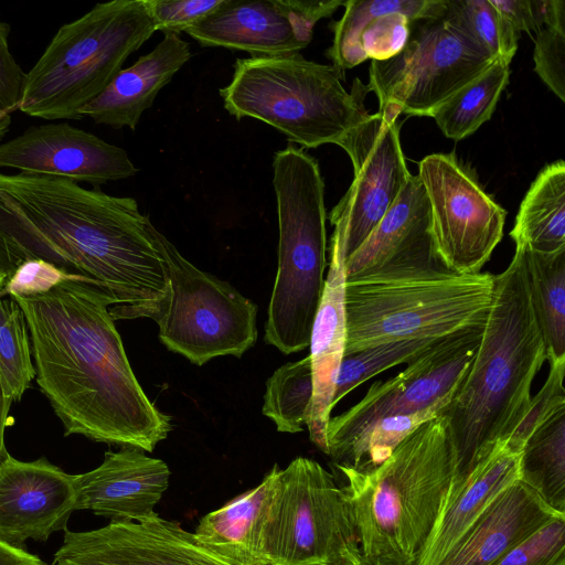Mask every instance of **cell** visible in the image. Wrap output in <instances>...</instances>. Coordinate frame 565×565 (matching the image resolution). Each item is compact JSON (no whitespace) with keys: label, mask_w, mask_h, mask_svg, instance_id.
Listing matches in <instances>:
<instances>
[{"label":"cell","mask_w":565,"mask_h":565,"mask_svg":"<svg viewBox=\"0 0 565 565\" xmlns=\"http://www.w3.org/2000/svg\"><path fill=\"white\" fill-rule=\"evenodd\" d=\"M364 558L415 562L427 544L454 479L443 413L407 436L369 472L338 469Z\"/></svg>","instance_id":"obj_4"},{"label":"cell","mask_w":565,"mask_h":565,"mask_svg":"<svg viewBox=\"0 0 565 565\" xmlns=\"http://www.w3.org/2000/svg\"><path fill=\"white\" fill-rule=\"evenodd\" d=\"M156 31L145 0L95 4L57 30L26 73L19 110L46 120L82 119L81 109Z\"/></svg>","instance_id":"obj_8"},{"label":"cell","mask_w":565,"mask_h":565,"mask_svg":"<svg viewBox=\"0 0 565 565\" xmlns=\"http://www.w3.org/2000/svg\"><path fill=\"white\" fill-rule=\"evenodd\" d=\"M344 3L345 1L340 0H284L296 33L306 46L312 39L316 23L332 15Z\"/></svg>","instance_id":"obj_42"},{"label":"cell","mask_w":565,"mask_h":565,"mask_svg":"<svg viewBox=\"0 0 565 565\" xmlns=\"http://www.w3.org/2000/svg\"><path fill=\"white\" fill-rule=\"evenodd\" d=\"M170 469L143 450L122 447L106 451L95 469L74 475L76 511L117 521H142L154 514V508L168 489Z\"/></svg>","instance_id":"obj_19"},{"label":"cell","mask_w":565,"mask_h":565,"mask_svg":"<svg viewBox=\"0 0 565 565\" xmlns=\"http://www.w3.org/2000/svg\"><path fill=\"white\" fill-rule=\"evenodd\" d=\"M419 22L401 52L371 61L366 86L377 97V111L430 117L493 62L443 18Z\"/></svg>","instance_id":"obj_11"},{"label":"cell","mask_w":565,"mask_h":565,"mask_svg":"<svg viewBox=\"0 0 565 565\" xmlns=\"http://www.w3.org/2000/svg\"><path fill=\"white\" fill-rule=\"evenodd\" d=\"M441 265L431 237L430 209L417 175L362 245L345 259L347 280L363 275Z\"/></svg>","instance_id":"obj_20"},{"label":"cell","mask_w":565,"mask_h":565,"mask_svg":"<svg viewBox=\"0 0 565 565\" xmlns=\"http://www.w3.org/2000/svg\"><path fill=\"white\" fill-rule=\"evenodd\" d=\"M494 565H565V516L547 522Z\"/></svg>","instance_id":"obj_36"},{"label":"cell","mask_w":565,"mask_h":565,"mask_svg":"<svg viewBox=\"0 0 565 565\" xmlns=\"http://www.w3.org/2000/svg\"><path fill=\"white\" fill-rule=\"evenodd\" d=\"M513 30L537 32L547 23L548 0H490Z\"/></svg>","instance_id":"obj_41"},{"label":"cell","mask_w":565,"mask_h":565,"mask_svg":"<svg viewBox=\"0 0 565 565\" xmlns=\"http://www.w3.org/2000/svg\"><path fill=\"white\" fill-rule=\"evenodd\" d=\"M557 516L520 480L501 491L436 565H494L504 554Z\"/></svg>","instance_id":"obj_22"},{"label":"cell","mask_w":565,"mask_h":565,"mask_svg":"<svg viewBox=\"0 0 565 565\" xmlns=\"http://www.w3.org/2000/svg\"><path fill=\"white\" fill-rule=\"evenodd\" d=\"M443 19L492 61L511 63L520 34L490 0H447Z\"/></svg>","instance_id":"obj_31"},{"label":"cell","mask_w":565,"mask_h":565,"mask_svg":"<svg viewBox=\"0 0 565 565\" xmlns=\"http://www.w3.org/2000/svg\"><path fill=\"white\" fill-rule=\"evenodd\" d=\"M278 471L275 465L254 489L204 515L194 532L199 544L230 565H268L262 537Z\"/></svg>","instance_id":"obj_26"},{"label":"cell","mask_w":565,"mask_h":565,"mask_svg":"<svg viewBox=\"0 0 565 565\" xmlns=\"http://www.w3.org/2000/svg\"><path fill=\"white\" fill-rule=\"evenodd\" d=\"M534 70L547 87L565 102V33L544 26L536 32Z\"/></svg>","instance_id":"obj_38"},{"label":"cell","mask_w":565,"mask_h":565,"mask_svg":"<svg viewBox=\"0 0 565 565\" xmlns=\"http://www.w3.org/2000/svg\"><path fill=\"white\" fill-rule=\"evenodd\" d=\"M10 125H11L10 113L0 109V141L4 138V136L9 131Z\"/></svg>","instance_id":"obj_47"},{"label":"cell","mask_w":565,"mask_h":565,"mask_svg":"<svg viewBox=\"0 0 565 565\" xmlns=\"http://www.w3.org/2000/svg\"><path fill=\"white\" fill-rule=\"evenodd\" d=\"M185 33L202 46L247 52L252 57L298 54V38L284 0H227L220 10Z\"/></svg>","instance_id":"obj_23"},{"label":"cell","mask_w":565,"mask_h":565,"mask_svg":"<svg viewBox=\"0 0 565 565\" xmlns=\"http://www.w3.org/2000/svg\"><path fill=\"white\" fill-rule=\"evenodd\" d=\"M149 231L170 282L168 306L156 320L160 341L198 366L217 356L241 358L257 340V305L195 267L151 222Z\"/></svg>","instance_id":"obj_10"},{"label":"cell","mask_w":565,"mask_h":565,"mask_svg":"<svg viewBox=\"0 0 565 565\" xmlns=\"http://www.w3.org/2000/svg\"><path fill=\"white\" fill-rule=\"evenodd\" d=\"M515 246L537 253L565 248V163L542 169L522 200L513 230Z\"/></svg>","instance_id":"obj_27"},{"label":"cell","mask_w":565,"mask_h":565,"mask_svg":"<svg viewBox=\"0 0 565 565\" xmlns=\"http://www.w3.org/2000/svg\"><path fill=\"white\" fill-rule=\"evenodd\" d=\"M329 254V269L309 343L313 395L306 420L310 440L326 455L327 426L347 344L345 254L343 247L331 239Z\"/></svg>","instance_id":"obj_21"},{"label":"cell","mask_w":565,"mask_h":565,"mask_svg":"<svg viewBox=\"0 0 565 565\" xmlns=\"http://www.w3.org/2000/svg\"><path fill=\"white\" fill-rule=\"evenodd\" d=\"M226 2L227 0H145L156 30L177 35L186 32Z\"/></svg>","instance_id":"obj_37"},{"label":"cell","mask_w":565,"mask_h":565,"mask_svg":"<svg viewBox=\"0 0 565 565\" xmlns=\"http://www.w3.org/2000/svg\"><path fill=\"white\" fill-rule=\"evenodd\" d=\"M0 168L87 182L128 179L138 169L128 153L68 122L32 126L0 143Z\"/></svg>","instance_id":"obj_16"},{"label":"cell","mask_w":565,"mask_h":565,"mask_svg":"<svg viewBox=\"0 0 565 565\" xmlns=\"http://www.w3.org/2000/svg\"><path fill=\"white\" fill-rule=\"evenodd\" d=\"M360 565H416L415 562H403L387 558H364L362 557Z\"/></svg>","instance_id":"obj_46"},{"label":"cell","mask_w":565,"mask_h":565,"mask_svg":"<svg viewBox=\"0 0 565 565\" xmlns=\"http://www.w3.org/2000/svg\"><path fill=\"white\" fill-rule=\"evenodd\" d=\"M0 565H46L36 555L0 542Z\"/></svg>","instance_id":"obj_43"},{"label":"cell","mask_w":565,"mask_h":565,"mask_svg":"<svg viewBox=\"0 0 565 565\" xmlns=\"http://www.w3.org/2000/svg\"><path fill=\"white\" fill-rule=\"evenodd\" d=\"M190 45L177 34H164L157 46L121 71L108 86L85 105L81 117L115 129L135 130L141 115L158 93L191 58Z\"/></svg>","instance_id":"obj_24"},{"label":"cell","mask_w":565,"mask_h":565,"mask_svg":"<svg viewBox=\"0 0 565 565\" xmlns=\"http://www.w3.org/2000/svg\"><path fill=\"white\" fill-rule=\"evenodd\" d=\"M493 288L490 273L456 274L441 265L348 279L344 356L387 342L440 339L482 327Z\"/></svg>","instance_id":"obj_5"},{"label":"cell","mask_w":565,"mask_h":565,"mask_svg":"<svg viewBox=\"0 0 565 565\" xmlns=\"http://www.w3.org/2000/svg\"><path fill=\"white\" fill-rule=\"evenodd\" d=\"M440 339L387 342L343 356L335 381L332 407L369 379L398 364H408Z\"/></svg>","instance_id":"obj_35"},{"label":"cell","mask_w":565,"mask_h":565,"mask_svg":"<svg viewBox=\"0 0 565 565\" xmlns=\"http://www.w3.org/2000/svg\"><path fill=\"white\" fill-rule=\"evenodd\" d=\"M277 202L278 267L264 340L285 354L309 348L324 289L327 211L317 160L289 143L273 160Z\"/></svg>","instance_id":"obj_6"},{"label":"cell","mask_w":565,"mask_h":565,"mask_svg":"<svg viewBox=\"0 0 565 565\" xmlns=\"http://www.w3.org/2000/svg\"><path fill=\"white\" fill-rule=\"evenodd\" d=\"M339 146L348 153L353 180L329 221L332 241L355 252L394 205L412 173L399 139L398 116L377 111L352 128Z\"/></svg>","instance_id":"obj_14"},{"label":"cell","mask_w":565,"mask_h":565,"mask_svg":"<svg viewBox=\"0 0 565 565\" xmlns=\"http://www.w3.org/2000/svg\"><path fill=\"white\" fill-rule=\"evenodd\" d=\"M328 565H360V564H355V563L347 561V562H339V563L328 564Z\"/></svg>","instance_id":"obj_48"},{"label":"cell","mask_w":565,"mask_h":565,"mask_svg":"<svg viewBox=\"0 0 565 565\" xmlns=\"http://www.w3.org/2000/svg\"><path fill=\"white\" fill-rule=\"evenodd\" d=\"M24 312L35 379L64 435L151 452L172 429L140 386L97 285L65 280L11 297Z\"/></svg>","instance_id":"obj_2"},{"label":"cell","mask_w":565,"mask_h":565,"mask_svg":"<svg viewBox=\"0 0 565 565\" xmlns=\"http://www.w3.org/2000/svg\"><path fill=\"white\" fill-rule=\"evenodd\" d=\"M546 26L565 33V2L548 0V17Z\"/></svg>","instance_id":"obj_45"},{"label":"cell","mask_w":565,"mask_h":565,"mask_svg":"<svg viewBox=\"0 0 565 565\" xmlns=\"http://www.w3.org/2000/svg\"><path fill=\"white\" fill-rule=\"evenodd\" d=\"M417 177L428 199L439 263L456 274L480 273L503 237L505 210L454 152L424 157Z\"/></svg>","instance_id":"obj_13"},{"label":"cell","mask_w":565,"mask_h":565,"mask_svg":"<svg viewBox=\"0 0 565 565\" xmlns=\"http://www.w3.org/2000/svg\"><path fill=\"white\" fill-rule=\"evenodd\" d=\"M521 451L499 443L459 483L450 487L446 503L416 565H436L478 519L488 504L519 480Z\"/></svg>","instance_id":"obj_25"},{"label":"cell","mask_w":565,"mask_h":565,"mask_svg":"<svg viewBox=\"0 0 565 565\" xmlns=\"http://www.w3.org/2000/svg\"><path fill=\"white\" fill-rule=\"evenodd\" d=\"M448 404L443 403L420 412L377 420L334 463L335 468L358 472H369L377 468L407 436L424 423L438 416Z\"/></svg>","instance_id":"obj_33"},{"label":"cell","mask_w":565,"mask_h":565,"mask_svg":"<svg viewBox=\"0 0 565 565\" xmlns=\"http://www.w3.org/2000/svg\"><path fill=\"white\" fill-rule=\"evenodd\" d=\"M268 565L360 564L347 497L318 461L297 457L279 468L263 530Z\"/></svg>","instance_id":"obj_9"},{"label":"cell","mask_w":565,"mask_h":565,"mask_svg":"<svg viewBox=\"0 0 565 565\" xmlns=\"http://www.w3.org/2000/svg\"><path fill=\"white\" fill-rule=\"evenodd\" d=\"M129 196L85 189L64 178L0 172V273L41 259L88 279L111 299L114 321L157 320L170 282L149 231Z\"/></svg>","instance_id":"obj_1"},{"label":"cell","mask_w":565,"mask_h":565,"mask_svg":"<svg viewBox=\"0 0 565 565\" xmlns=\"http://www.w3.org/2000/svg\"><path fill=\"white\" fill-rule=\"evenodd\" d=\"M52 565H230L199 544L194 533L154 514L89 531H64Z\"/></svg>","instance_id":"obj_15"},{"label":"cell","mask_w":565,"mask_h":565,"mask_svg":"<svg viewBox=\"0 0 565 565\" xmlns=\"http://www.w3.org/2000/svg\"><path fill=\"white\" fill-rule=\"evenodd\" d=\"M524 248V247H523ZM527 286L546 360L565 358V248L545 254L524 248Z\"/></svg>","instance_id":"obj_29"},{"label":"cell","mask_w":565,"mask_h":565,"mask_svg":"<svg viewBox=\"0 0 565 565\" xmlns=\"http://www.w3.org/2000/svg\"><path fill=\"white\" fill-rule=\"evenodd\" d=\"M519 480L554 511L565 514V407L546 417L526 439Z\"/></svg>","instance_id":"obj_28"},{"label":"cell","mask_w":565,"mask_h":565,"mask_svg":"<svg viewBox=\"0 0 565 565\" xmlns=\"http://www.w3.org/2000/svg\"><path fill=\"white\" fill-rule=\"evenodd\" d=\"M482 327L441 338L397 375L374 382L347 412L330 417L328 456L333 465L377 420L449 403L466 374L482 335Z\"/></svg>","instance_id":"obj_12"},{"label":"cell","mask_w":565,"mask_h":565,"mask_svg":"<svg viewBox=\"0 0 565 565\" xmlns=\"http://www.w3.org/2000/svg\"><path fill=\"white\" fill-rule=\"evenodd\" d=\"M10 25L0 20V109H19L26 74L13 58L9 49Z\"/></svg>","instance_id":"obj_40"},{"label":"cell","mask_w":565,"mask_h":565,"mask_svg":"<svg viewBox=\"0 0 565 565\" xmlns=\"http://www.w3.org/2000/svg\"><path fill=\"white\" fill-rule=\"evenodd\" d=\"M76 511L74 475L45 457L21 461L9 456L0 467V542L24 550L28 540L45 542L65 531Z\"/></svg>","instance_id":"obj_17"},{"label":"cell","mask_w":565,"mask_h":565,"mask_svg":"<svg viewBox=\"0 0 565 565\" xmlns=\"http://www.w3.org/2000/svg\"><path fill=\"white\" fill-rule=\"evenodd\" d=\"M34 377L24 312L11 297H0V382L6 396L19 401Z\"/></svg>","instance_id":"obj_34"},{"label":"cell","mask_w":565,"mask_h":565,"mask_svg":"<svg viewBox=\"0 0 565 565\" xmlns=\"http://www.w3.org/2000/svg\"><path fill=\"white\" fill-rule=\"evenodd\" d=\"M86 280L79 276L68 275L52 264L31 259L22 263L4 281L0 297H28L47 292L65 280ZM92 282V281H89Z\"/></svg>","instance_id":"obj_39"},{"label":"cell","mask_w":565,"mask_h":565,"mask_svg":"<svg viewBox=\"0 0 565 565\" xmlns=\"http://www.w3.org/2000/svg\"><path fill=\"white\" fill-rule=\"evenodd\" d=\"M12 401L8 398L0 382V467L10 456L4 445V430L9 425V411Z\"/></svg>","instance_id":"obj_44"},{"label":"cell","mask_w":565,"mask_h":565,"mask_svg":"<svg viewBox=\"0 0 565 565\" xmlns=\"http://www.w3.org/2000/svg\"><path fill=\"white\" fill-rule=\"evenodd\" d=\"M4 281H6V276L2 273H0V289L2 288Z\"/></svg>","instance_id":"obj_49"},{"label":"cell","mask_w":565,"mask_h":565,"mask_svg":"<svg viewBox=\"0 0 565 565\" xmlns=\"http://www.w3.org/2000/svg\"><path fill=\"white\" fill-rule=\"evenodd\" d=\"M546 349L531 303L524 248L515 246L509 266L494 275L491 307L480 343L449 404L455 472L463 480L526 415L532 383Z\"/></svg>","instance_id":"obj_3"},{"label":"cell","mask_w":565,"mask_h":565,"mask_svg":"<svg viewBox=\"0 0 565 565\" xmlns=\"http://www.w3.org/2000/svg\"><path fill=\"white\" fill-rule=\"evenodd\" d=\"M447 0H349L330 23L333 41L326 51L344 73L362 62L384 61L403 50L416 21L440 19Z\"/></svg>","instance_id":"obj_18"},{"label":"cell","mask_w":565,"mask_h":565,"mask_svg":"<svg viewBox=\"0 0 565 565\" xmlns=\"http://www.w3.org/2000/svg\"><path fill=\"white\" fill-rule=\"evenodd\" d=\"M334 65L306 60L300 53L279 57L237 58L232 81L220 89L224 108L237 120L258 119L291 143L317 148L338 145L369 116L367 86L355 78L351 92Z\"/></svg>","instance_id":"obj_7"},{"label":"cell","mask_w":565,"mask_h":565,"mask_svg":"<svg viewBox=\"0 0 565 565\" xmlns=\"http://www.w3.org/2000/svg\"><path fill=\"white\" fill-rule=\"evenodd\" d=\"M313 380L310 356L278 367L266 382L263 414L278 431L299 433L306 425L312 402Z\"/></svg>","instance_id":"obj_32"},{"label":"cell","mask_w":565,"mask_h":565,"mask_svg":"<svg viewBox=\"0 0 565 565\" xmlns=\"http://www.w3.org/2000/svg\"><path fill=\"white\" fill-rule=\"evenodd\" d=\"M510 63L495 60L477 77L459 88L431 114L449 139L459 141L488 121L507 87Z\"/></svg>","instance_id":"obj_30"}]
</instances>
